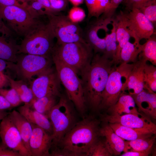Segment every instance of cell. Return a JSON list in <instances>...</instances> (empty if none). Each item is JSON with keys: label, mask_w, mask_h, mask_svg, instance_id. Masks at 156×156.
I'll return each mask as SVG.
<instances>
[{"label": "cell", "mask_w": 156, "mask_h": 156, "mask_svg": "<svg viewBox=\"0 0 156 156\" xmlns=\"http://www.w3.org/2000/svg\"><path fill=\"white\" fill-rule=\"evenodd\" d=\"M99 122L84 117L65 135L51 156H86L91 147L99 139Z\"/></svg>", "instance_id": "cell-1"}, {"label": "cell", "mask_w": 156, "mask_h": 156, "mask_svg": "<svg viewBox=\"0 0 156 156\" xmlns=\"http://www.w3.org/2000/svg\"><path fill=\"white\" fill-rule=\"evenodd\" d=\"M101 54H94L90 64L79 75L86 105L94 110L99 109L109 75L117 65Z\"/></svg>", "instance_id": "cell-2"}, {"label": "cell", "mask_w": 156, "mask_h": 156, "mask_svg": "<svg viewBox=\"0 0 156 156\" xmlns=\"http://www.w3.org/2000/svg\"><path fill=\"white\" fill-rule=\"evenodd\" d=\"M41 16L27 3L0 8V17L13 35L23 38L42 22Z\"/></svg>", "instance_id": "cell-3"}, {"label": "cell", "mask_w": 156, "mask_h": 156, "mask_svg": "<svg viewBox=\"0 0 156 156\" xmlns=\"http://www.w3.org/2000/svg\"><path fill=\"white\" fill-rule=\"evenodd\" d=\"M93 51L86 42L56 43L51 56L73 68L79 75L90 64L93 56Z\"/></svg>", "instance_id": "cell-4"}, {"label": "cell", "mask_w": 156, "mask_h": 156, "mask_svg": "<svg viewBox=\"0 0 156 156\" xmlns=\"http://www.w3.org/2000/svg\"><path fill=\"white\" fill-rule=\"evenodd\" d=\"M60 97L48 116L53 129L50 150L57 146L66 134L77 122L75 112L69 100L61 95Z\"/></svg>", "instance_id": "cell-5"}, {"label": "cell", "mask_w": 156, "mask_h": 156, "mask_svg": "<svg viewBox=\"0 0 156 156\" xmlns=\"http://www.w3.org/2000/svg\"><path fill=\"white\" fill-rule=\"evenodd\" d=\"M61 83L65 88L68 99L79 113L84 116L87 106L80 78L73 68L57 59L51 57Z\"/></svg>", "instance_id": "cell-6"}, {"label": "cell", "mask_w": 156, "mask_h": 156, "mask_svg": "<svg viewBox=\"0 0 156 156\" xmlns=\"http://www.w3.org/2000/svg\"><path fill=\"white\" fill-rule=\"evenodd\" d=\"M54 38L48 23L42 22L24 37L18 45V53L51 56Z\"/></svg>", "instance_id": "cell-7"}, {"label": "cell", "mask_w": 156, "mask_h": 156, "mask_svg": "<svg viewBox=\"0 0 156 156\" xmlns=\"http://www.w3.org/2000/svg\"><path fill=\"white\" fill-rule=\"evenodd\" d=\"M115 65L110 73L102 95L100 109H108L114 104L125 91L129 75L133 63Z\"/></svg>", "instance_id": "cell-8"}, {"label": "cell", "mask_w": 156, "mask_h": 156, "mask_svg": "<svg viewBox=\"0 0 156 156\" xmlns=\"http://www.w3.org/2000/svg\"><path fill=\"white\" fill-rule=\"evenodd\" d=\"M18 56L15 63L8 62L7 67L14 69L20 80L29 81L51 68L53 62L51 56L24 54Z\"/></svg>", "instance_id": "cell-9"}, {"label": "cell", "mask_w": 156, "mask_h": 156, "mask_svg": "<svg viewBox=\"0 0 156 156\" xmlns=\"http://www.w3.org/2000/svg\"><path fill=\"white\" fill-rule=\"evenodd\" d=\"M46 15L52 32L55 38L57 39L56 43L60 44L86 42L80 26L77 23L72 22L67 16L58 15L54 13Z\"/></svg>", "instance_id": "cell-10"}, {"label": "cell", "mask_w": 156, "mask_h": 156, "mask_svg": "<svg viewBox=\"0 0 156 156\" xmlns=\"http://www.w3.org/2000/svg\"><path fill=\"white\" fill-rule=\"evenodd\" d=\"M123 14L131 37L134 39L135 43H140L141 40L147 39L155 34L154 25L139 9L133 8L123 11Z\"/></svg>", "instance_id": "cell-11"}, {"label": "cell", "mask_w": 156, "mask_h": 156, "mask_svg": "<svg viewBox=\"0 0 156 156\" xmlns=\"http://www.w3.org/2000/svg\"><path fill=\"white\" fill-rule=\"evenodd\" d=\"M30 84L34 97L40 98L48 95H61L60 81L55 69L52 67L38 75Z\"/></svg>", "instance_id": "cell-12"}, {"label": "cell", "mask_w": 156, "mask_h": 156, "mask_svg": "<svg viewBox=\"0 0 156 156\" xmlns=\"http://www.w3.org/2000/svg\"><path fill=\"white\" fill-rule=\"evenodd\" d=\"M0 123V137L5 146L18 152L21 156H31L25 147L20 134L8 115Z\"/></svg>", "instance_id": "cell-13"}, {"label": "cell", "mask_w": 156, "mask_h": 156, "mask_svg": "<svg viewBox=\"0 0 156 156\" xmlns=\"http://www.w3.org/2000/svg\"><path fill=\"white\" fill-rule=\"evenodd\" d=\"M101 120L106 122L117 123L135 129H144L153 133H156V126L147 116L139 114H129L121 116L105 115Z\"/></svg>", "instance_id": "cell-14"}, {"label": "cell", "mask_w": 156, "mask_h": 156, "mask_svg": "<svg viewBox=\"0 0 156 156\" xmlns=\"http://www.w3.org/2000/svg\"><path fill=\"white\" fill-rule=\"evenodd\" d=\"M111 20L101 15L92 21L88 26L84 39L93 50L94 54H103L105 49L104 38H100L98 35L99 31L103 29L106 32L108 31V25L112 23Z\"/></svg>", "instance_id": "cell-15"}, {"label": "cell", "mask_w": 156, "mask_h": 156, "mask_svg": "<svg viewBox=\"0 0 156 156\" xmlns=\"http://www.w3.org/2000/svg\"><path fill=\"white\" fill-rule=\"evenodd\" d=\"M32 133L29 141L31 156H49L52 142V135L41 128L31 123Z\"/></svg>", "instance_id": "cell-16"}, {"label": "cell", "mask_w": 156, "mask_h": 156, "mask_svg": "<svg viewBox=\"0 0 156 156\" xmlns=\"http://www.w3.org/2000/svg\"><path fill=\"white\" fill-rule=\"evenodd\" d=\"M133 66L128 77L125 90L132 95L139 93L144 89V70L146 61L139 58L133 63Z\"/></svg>", "instance_id": "cell-17"}, {"label": "cell", "mask_w": 156, "mask_h": 156, "mask_svg": "<svg viewBox=\"0 0 156 156\" xmlns=\"http://www.w3.org/2000/svg\"><path fill=\"white\" fill-rule=\"evenodd\" d=\"M18 111L30 123L43 129L52 135L53 129L49 119L45 115L33 109L29 103L19 107Z\"/></svg>", "instance_id": "cell-18"}, {"label": "cell", "mask_w": 156, "mask_h": 156, "mask_svg": "<svg viewBox=\"0 0 156 156\" xmlns=\"http://www.w3.org/2000/svg\"><path fill=\"white\" fill-rule=\"evenodd\" d=\"M131 95L139 111L149 117L156 118V93L144 89L138 94Z\"/></svg>", "instance_id": "cell-19"}, {"label": "cell", "mask_w": 156, "mask_h": 156, "mask_svg": "<svg viewBox=\"0 0 156 156\" xmlns=\"http://www.w3.org/2000/svg\"><path fill=\"white\" fill-rule=\"evenodd\" d=\"M100 135L105 138V144L112 155H119L124 151L125 142L124 140L118 135L108 124L104 125L99 130Z\"/></svg>", "instance_id": "cell-20"}, {"label": "cell", "mask_w": 156, "mask_h": 156, "mask_svg": "<svg viewBox=\"0 0 156 156\" xmlns=\"http://www.w3.org/2000/svg\"><path fill=\"white\" fill-rule=\"evenodd\" d=\"M112 20L114 21L116 26V39L118 44L115 63L117 64L119 63L121 50L125 44L129 41L131 37L124 19L122 11L120 10L118 14H115Z\"/></svg>", "instance_id": "cell-21"}, {"label": "cell", "mask_w": 156, "mask_h": 156, "mask_svg": "<svg viewBox=\"0 0 156 156\" xmlns=\"http://www.w3.org/2000/svg\"><path fill=\"white\" fill-rule=\"evenodd\" d=\"M8 116L17 129L25 147L30 153L29 141L32 130L31 123L18 111L14 110L9 112Z\"/></svg>", "instance_id": "cell-22"}, {"label": "cell", "mask_w": 156, "mask_h": 156, "mask_svg": "<svg viewBox=\"0 0 156 156\" xmlns=\"http://www.w3.org/2000/svg\"><path fill=\"white\" fill-rule=\"evenodd\" d=\"M109 115L121 116L127 114H139L132 96L124 93L120 96L116 102L108 108Z\"/></svg>", "instance_id": "cell-23"}, {"label": "cell", "mask_w": 156, "mask_h": 156, "mask_svg": "<svg viewBox=\"0 0 156 156\" xmlns=\"http://www.w3.org/2000/svg\"><path fill=\"white\" fill-rule=\"evenodd\" d=\"M114 131L123 140H134L155 134L144 129L131 128L117 123H109Z\"/></svg>", "instance_id": "cell-24"}, {"label": "cell", "mask_w": 156, "mask_h": 156, "mask_svg": "<svg viewBox=\"0 0 156 156\" xmlns=\"http://www.w3.org/2000/svg\"><path fill=\"white\" fill-rule=\"evenodd\" d=\"M3 35L0 36V58L15 63L17 60L18 45Z\"/></svg>", "instance_id": "cell-25"}, {"label": "cell", "mask_w": 156, "mask_h": 156, "mask_svg": "<svg viewBox=\"0 0 156 156\" xmlns=\"http://www.w3.org/2000/svg\"><path fill=\"white\" fill-rule=\"evenodd\" d=\"M155 136L153 135L138 138L134 140L125 141V147L124 151L130 149L131 151L150 153L155 142Z\"/></svg>", "instance_id": "cell-26"}, {"label": "cell", "mask_w": 156, "mask_h": 156, "mask_svg": "<svg viewBox=\"0 0 156 156\" xmlns=\"http://www.w3.org/2000/svg\"><path fill=\"white\" fill-rule=\"evenodd\" d=\"M57 97H58L53 95L46 96L40 98L34 97L29 103L33 109L48 118L51 110L57 103L56 101Z\"/></svg>", "instance_id": "cell-27"}, {"label": "cell", "mask_w": 156, "mask_h": 156, "mask_svg": "<svg viewBox=\"0 0 156 156\" xmlns=\"http://www.w3.org/2000/svg\"><path fill=\"white\" fill-rule=\"evenodd\" d=\"M143 44L140 43H132L129 41L123 46L120 52L119 63H129L135 62L141 51Z\"/></svg>", "instance_id": "cell-28"}, {"label": "cell", "mask_w": 156, "mask_h": 156, "mask_svg": "<svg viewBox=\"0 0 156 156\" xmlns=\"http://www.w3.org/2000/svg\"><path fill=\"white\" fill-rule=\"evenodd\" d=\"M112 28L109 34L106 33L104 38L105 42V49L103 55L105 58L112 60L116 64L117 46L116 36V26L114 21L112 20Z\"/></svg>", "instance_id": "cell-29"}, {"label": "cell", "mask_w": 156, "mask_h": 156, "mask_svg": "<svg viewBox=\"0 0 156 156\" xmlns=\"http://www.w3.org/2000/svg\"><path fill=\"white\" fill-rule=\"evenodd\" d=\"M11 88L14 89L17 92L22 102L30 103L34 97L32 91L29 88L25 81L22 80H15L7 76Z\"/></svg>", "instance_id": "cell-30"}, {"label": "cell", "mask_w": 156, "mask_h": 156, "mask_svg": "<svg viewBox=\"0 0 156 156\" xmlns=\"http://www.w3.org/2000/svg\"><path fill=\"white\" fill-rule=\"evenodd\" d=\"M139 58L149 61L152 64L156 65V37L155 33L152 35L143 44L142 50L140 53Z\"/></svg>", "instance_id": "cell-31"}, {"label": "cell", "mask_w": 156, "mask_h": 156, "mask_svg": "<svg viewBox=\"0 0 156 156\" xmlns=\"http://www.w3.org/2000/svg\"><path fill=\"white\" fill-rule=\"evenodd\" d=\"M110 0H85L88 10V20L98 18L106 11Z\"/></svg>", "instance_id": "cell-32"}, {"label": "cell", "mask_w": 156, "mask_h": 156, "mask_svg": "<svg viewBox=\"0 0 156 156\" xmlns=\"http://www.w3.org/2000/svg\"><path fill=\"white\" fill-rule=\"evenodd\" d=\"M144 89L156 93V67L153 64H145L144 70Z\"/></svg>", "instance_id": "cell-33"}, {"label": "cell", "mask_w": 156, "mask_h": 156, "mask_svg": "<svg viewBox=\"0 0 156 156\" xmlns=\"http://www.w3.org/2000/svg\"><path fill=\"white\" fill-rule=\"evenodd\" d=\"M139 9L154 25L156 23V0H151L144 3Z\"/></svg>", "instance_id": "cell-34"}, {"label": "cell", "mask_w": 156, "mask_h": 156, "mask_svg": "<svg viewBox=\"0 0 156 156\" xmlns=\"http://www.w3.org/2000/svg\"><path fill=\"white\" fill-rule=\"evenodd\" d=\"M112 155L107 147L104 141L99 140L90 148L86 156H110Z\"/></svg>", "instance_id": "cell-35"}, {"label": "cell", "mask_w": 156, "mask_h": 156, "mask_svg": "<svg viewBox=\"0 0 156 156\" xmlns=\"http://www.w3.org/2000/svg\"><path fill=\"white\" fill-rule=\"evenodd\" d=\"M0 94L5 98L13 108L19 105L22 102L17 92L12 88L9 90L0 89Z\"/></svg>", "instance_id": "cell-36"}, {"label": "cell", "mask_w": 156, "mask_h": 156, "mask_svg": "<svg viewBox=\"0 0 156 156\" xmlns=\"http://www.w3.org/2000/svg\"><path fill=\"white\" fill-rule=\"evenodd\" d=\"M67 16L72 22L78 23L84 19L86 14L84 10L81 8L73 6L70 9Z\"/></svg>", "instance_id": "cell-37"}, {"label": "cell", "mask_w": 156, "mask_h": 156, "mask_svg": "<svg viewBox=\"0 0 156 156\" xmlns=\"http://www.w3.org/2000/svg\"><path fill=\"white\" fill-rule=\"evenodd\" d=\"M124 0H110L105 12L102 15L105 18L112 21L115 14L116 9Z\"/></svg>", "instance_id": "cell-38"}, {"label": "cell", "mask_w": 156, "mask_h": 156, "mask_svg": "<svg viewBox=\"0 0 156 156\" xmlns=\"http://www.w3.org/2000/svg\"><path fill=\"white\" fill-rule=\"evenodd\" d=\"M51 8L55 14L64 10L66 8L68 1L66 0H49Z\"/></svg>", "instance_id": "cell-39"}, {"label": "cell", "mask_w": 156, "mask_h": 156, "mask_svg": "<svg viewBox=\"0 0 156 156\" xmlns=\"http://www.w3.org/2000/svg\"><path fill=\"white\" fill-rule=\"evenodd\" d=\"M151 0H125L127 10L136 8L138 9L142 5Z\"/></svg>", "instance_id": "cell-40"}, {"label": "cell", "mask_w": 156, "mask_h": 156, "mask_svg": "<svg viewBox=\"0 0 156 156\" xmlns=\"http://www.w3.org/2000/svg\"><path fill=\"white\" fill-rule=\"evenodd\" d=\"M0 156H21L18 152L11 149L0 143Z\"/></svg>", "instance_id": "cell-41"}, {"label": "cell", "mask_w": 156, "mask_h": 156, "mask_svg": "<svg viewBox=\"0 0 156 156\" xmlns=\"http://www.w3.org/2000/svg\"><path fill=\"white\" fill-rule=\"evenodd\" d=\"M0 33L7 37H11L14 35L0 17Z\"/></svg>", "instance_id": "cell-42"}, {"label": "cell", "mask_w": 156, "mask_h": 156, "mask_svg": "<svg viewBox=\"0 0 156 156\" xmlns=\"http://www.w3.org/2000/svg\"><path fill=\"white\" fill-rule=\"evenodd\" d=\"M29 4L34 10L37 11L41 16L45 15V11L41 4L38 1L33 0Z\"/></svg>", "instance_id": "cell-43"}, {"label": "cell", "mask_w": 156, "mask_h": 156, "mask_svg": "<svg viewBox=\"0 0 156 156\" xmlns=\"http://www.w3.org/2000/svg\"><path fill=\"white\" fill-rule=\"evenodd\" d=\"M33 0L37 1L41 4L45 11V15L54 13L51 8L49 0H32V1Z\"/></svg>", "instance_id": "cell-44"}, {"label": "cell", "mask_w": 156, "mask_h": 156, "mask_svg": "<svg viewBox=\"0 0 156 156\" xmlns=\"http://www.w3.org/2000/svg\"><path fill=\"white\" fill-rule=\"evenodd\" d=\"M13 108L5 98L0 94V110H11Z\"/></svg>", "instance_id": "cell-45"}, {"label": "cell", "mask_w": 156, "mask_h": 156, "mask_svg": "<svg viewBox=\"0 0 156 156\" xmlns=\"http://www.w3.org/2000/svg\"><path fill=\"white\" fill-rule=\"evenodd\" d=\"M24 3H20L17 0H0V8L12 5L21 6Z\"/></svg>", "instance_id": "cell-46"}, {"label": "cell", "mask_w": 156, "mask_h": 156, "mask_svg": "<svg viewBox=\"0 0 156 156\" xmlns=\"http://www.w3.org/2000/svg\"><path fill=\"white\" fill-rule=\"evenodd\" d=\"M149 153L139 151H127L121 155V156H147Z\"/></svg>", "instance_id": "cell-47"}, {"label": "cell", "mask_w": 156, "mask_h": 156, "mask_svg": "<svg viewBox=\"0 0 156 156\" xmlns=\"http://www.w3.org/2000/svg\"><path fill=\"white\" fill-rule=\"evenodd\" d=\"M8 81L7 76L3 74V72H0V89L2 88Z\"/></svg>", "instance_id": "cell-48"}, {"label": "cell", "mask_w": 156, "mask_h": 156, "mask_svg": "<svg viewBox=\"0 0 156 156\" xmlns=\"http://www.w3.org/2000/svg\"><path fill=\"white\" fill-rule=\"evenodd\" d=\"M8 62L0 58V72H3L7 68Z\"/></svg>", "instance_id": "cell-49"}, {"label": "cell", "mask_w": 156, "mask_h": 156, "mask_svg": "<svg viewBox=\"0 0 156 156\" xmlns=\"http://www.w3.org/2000/svg\"><path fill=\"white\" fill-rule=\"evenodd\" d=\"M74 6H78L83 3L85 0H68Z\"/></svg>", "instance_id": "cell-50"}, {"label": "cell", "mask_w": 156, "mask_h": 156, "mask_svg": "<svg viewBox=\"0 0 156 156\" xmlns=\"http://www.w3.org/2000/svg\"><path fill=\"white\" fill-rule=\"evenodd\" d=\"M9 113L6 111V110H0V121L7 116Z\"/></svg>", "instance_id": "cell-51"}, {"label": "cell", "mask_w": 156, "mask_h": 156, "mask_svg": "<svg viewBox=\"0 0 156 156\" xmlns=\"http://www.w3.org/2000/svg\"><path fill=\"white\" fill-rule=\"evenodd\" d=\"M19 1L21 2L22 3H26V0H18Z\"/></svg>", "instance_id": "cell-52"}, {"label": "cell", "mask_w": 156, "mask_h": 156, "mask_svg": "<svg viewBox=\"0 0 156 156\" xmlns=\"http://www.w3.org/2000/svg\"><path fill=\"white\" fill-rule=\"evenodd\" d=\"M66 0L67 1H68V0Z\"/></svg>", "instance_id": "cell-53"}]
</instances>
